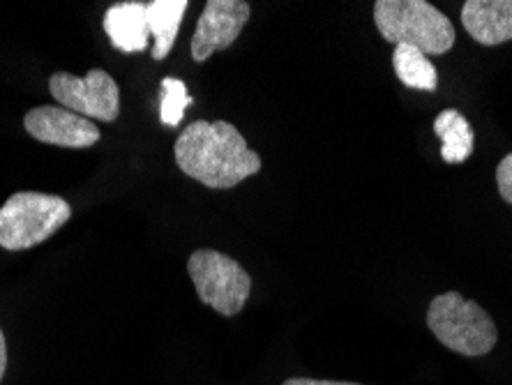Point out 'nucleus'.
<instances>
[{
  "label": "nucleus",
  "mask_w": 512,
  "mask_h": 385,
  "mask_svg": "<svg viewBox=\"0 0 512 385\" xmlns=\"http://www.w3.org/2000/svg\"><path fill=\"white\" fill-rule=\"evenodd\" d=\"M187 7H190L187 0H153V3L146 5L148 30L150 35L155 37L150 56L155 60H164L171 54L180 21H183Z\"/></svg>",
  "instance_id": "obj_11"
},
{
  "label": "nucleus",
  "mask_w": 512,
  "mask_h": 385,
  "mask_svg": "<svg viewBox=\"0 0 512 385\" xmlns=\"http://www.w3.org/2000/svg\"><path fill=\"white\" fill-rule=\"evenodd\" d=\"M178 169L210 190H231L261 171V157L227 120H197L176 141Z\"/></svg>",
  "instance_id": "obj_1"
},
{
  "label": "nucleus",
  "mask_w": 512,
  "mask_h": 385,
  "mask_svg": "<svg viewBox=\"0 0 512 385\" xmlns=\"http://www.w3.org/2000/svg\"><path fill=\"white\" fill-rule=\"evenodd\" d=\"M434 132L441 139V157L446 164H462L471 157L476 134L469 120L457 109L441 111L434 120Z\"/></svg>",
  "instance_id": "obj_12"
},
{
  "label": "nucleus",
  "mask_w": 512,
  "mask_h": 385,
  "mask_svg": "<svg viewBox=\"0 0 512 385\" xmlns=\"http://www.w3.org/2000/svg\"><path fill=\"white\" fill-rule=\"evenodd\" d=\"M252 7L245 0H208L192 37V58L197 63L229 49L250 19Z\"/></svg>",
  "instance_id": "obj_7"
},
{
  "label": "nucleus",
  "mask_w": 512,
  "mask_h": 385,
  "mask_svg": "<svg viewBox=\"0 0 512 385\" xmlns=\"http://www.w3.org/2000/svg\"><path fill=\"white\" fill-rule=\"evenodd\" d=\"M104 30H107L116 49L125 51V54H139L148 47L150 37L146 5L130 0V3L109 7V12L104 14Z\"/></svg>",
  "instance_id": "obj_10"
},
{
  "label": "nucleus",
  "mask_w": 512,
  "mask_h": 385,
  "mask_svg": "<svg viewBox=\"0 0 512 385\" xmlns=\"http://www.w3.org/2000/svg\"><path fill=\"white\" fill-rule=\"evenodd\" d=\"M72 217L63 196L17 192L0 208V247L21 252L44 243Z\"/></svg>",
  "instance_id": "obj_4"
},
{
  "label": "nucleus",
  "mask_w": 512,
  "mask_h": 385,
  "mask_svg": "<svg viewBox=\"0 0 512 385\" xmlns=\"http://www.w3.org/2000/svg\"><path fill=\"white\" fill-rule=\"evenodd\" d=\"M496 187H499L501 199L512 206V153L503 157L501 164L496 166Z\"/></svg>",
  "instance_id": "obj_15"
},
{
  "label": "nucleus",
  "mask_w": 512,
  "mask_h": 385,
  "mask_svg": "<svg viewBox=\"0 0 512 385\" xmlns=\"http://www.w3.org/2000/svg\"><path fill=\"white\" fill-rule=\"evenodd\" d=\"M462 26L483 47L512 40V0H466Z\"/></svg>",
  "instance_id": "obj_9"
},
{
  "label": "nucleus",
  "mask_w": 512,
  "mask_h": 385,
  "mask_svg": "<svg viewBox=\"0 0 512 385\" xmlns=\"http://www.w3.org/2000/svg\"><path fill=\"white\" fill-rule=\"evenodd\" d=\"M427 328L446 349L466 358L487 356L499 342V330L492 316L457 291H448L432 300L427 309Z\"/></svg>",
  "instance_id": "obj_3"
},
{
  "label": "nucleus",
  "mask_w": 512,
  "mask_h": 385,
  "mask_svg": "<svg viewBox=\"0 0 512 385\" xmlns=\"http://www.w3.org/2000/svg\"><path fill=\"white\" fill-rule=\"evenodd\" d=\"M187 273L203 305L213 307L222 316L243 312L252 291V277L231 256L217 249H199L187 261Z\"/></svg>",
  "instance_id": "obj_5"
},
{
  "label": "nucleus",
  "mask_w": 512,
  "mask_h": 385,
  "mask_svg": "<svg viewBox=\"0 0 512 385\" xmlns=\"http://www.w3.org/2000/svg\"><path fill=\"white\" fill-rule=\"evenodd\" d=\"M49 90L63 109L84 118L114 123L120 113V90L109 72L90 70L84 79L58 72L49 79Z\"/></svg>",
  "instance_id": "obj_6"
},
{
  "label": "nucleus",
  "mask_w": 512,
  "mask_h": 385,
  "mask_svg": "<svg viewBox=\"0 0 512 385\" xmlns=\"http://www.w3.org/2000/svg\"><path fill=\"white\" fill-rule=\"evenodd\" d=\"M26 132L35 141L63 148H90L100 141V130L93 120L63 107H37L24 118Z\"/></svg>",
  "instance_id": "obj_8"
},
{
  "label": "nucleus",
  "mask_w": 512,
  "mask_h": 385,
  "mask_svg": "<svg viewBox=\"0 0 512 385\" xmlns=\"http://www.w3.org/2000/svg\"><path fill=\"white\" fill-rule=\"evenodd\" d=\"M393 67L397 79L404 83L406 88L425 90V93H434L439 88V72L432 60H429L423 51L399 44L393 51Z\"/></svg>",
  "instance_id": "obj_13"
},
{
  "label": "nucleus",
  "mask_w": 512,
  "mask_h": 385,
  "mask_svg": "<svg viewBox=\"0 0 512 385\" xmlns=\"http://www.w3.org/2000/svg\"><path fill=\"white\" fill-rule=\"evenodd\" d=\"M192 97L187 95V86L180 79L167 77L162 81V123L169 127H178L183 120Z\"/></svg>",
  "instance_id": "obj_14"
},
{
  "label": "nucleus",
  "mask_w": 512,
  "mask_h": 385,
  "mask_svg": "<svg viewBox=\"0 0 512 385\" xmlns=\"http://www.w3.org/2000/svg\"><path fill=\"white\" fill-rule=\"evenodd\" d=\"M374 24L390 44H406L425 56H443L455 44V26L439 7L425 0H379Z\"/></svg>",
  "instance_id": "obj_2"
},
{
  "label": "nucleus",
  "mask_w": 512,
  "mask_h": 385,
  "mask_svg": "<svg viewBox=\"0 0 512 385\" xmlns=\"http://www.w3.org/2000/svg\"><path fill=\"white\" fill-rule=\"evenodd\" d=\"M5 369H7V342H5L3 330H0V383H3Z\"/></svg>",
  "instance_id": "obj_17"
},
{
  "label": "nucleus",
  "mask_w": 512,
  "mask_h": 385,
  "mask_svg": "<svg viewBox=\"0 0 512 385\" xmlns=\"http://www.w3.org/2000/svg\"><path fill=\"white\" fill-rule=\"evenodd\" d=\"M282 385H360V383H346V381H319V379H289Z\"/></svg>",
  "instance_id": "obj_16"
}]
</instances>
